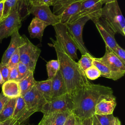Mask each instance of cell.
<instances>
[{"mask_svg":"<svg viewBox=\"0 0 125 125\" xmlns=\"http://www.w3.org/2000/svg\"><path fill=\"white\" fill-rule=\"evenodd\" d=\"M1 125V123L0 122V125Z\"/></svg>","mask_w":125,"mask_h":125,"instance_id":"7dc6e473","label":"cell"},{"mask_svg":"<svg viewBox=\"0 0 125 125\" xmlns=\"http://www.w3.org/2000/svg\"><path fill=\"white\" fill-rule=\"evenodd\" d=\"M113 95L111 88L90 83L73 99L71 112L82 121L91 118L95 114V107L98 102L104 97Z\"/></svg>","mask_w":125,"mask_h":125,"instance_id":"7a4b0ae2","label":"cell"},{"mask_svg":"<svg viewBox=\"0 0 125 125\" xmlns=\"http://www.w3.org/2000/svg\"><path fill=\"white\" fill-rule=\"evenodd\" d=\"M101 17L112 28L116 33L125 35V19L117 0L107 3L102 7Z\"/></svg>","mask_w":125,"mask_h":125,"instance_id":"3957f363","label":"cell"},{"mask_svg":"<svg viewBox=\"0 0 125 125\" xmlns=\"http://www.w3.org/2000/svg\"><path fill=\"white\" fill-rule=\"evenodd\" d=\"M93 65L96 66L101 73V76L112 80V75L108 67L101 60L100 58H93Z\"/></svg>","mask_w":125,"mask_h":125,"instance_id":"484cf974","label":"cell"},{"mask_svg":"<svg viewBox=\"0 0 125 125\" xmlns=\"http://www.w3.org/2000/svg\"><path fill=\"white\" fill-rule=\"evenodd\" d=\"M76 121V117L75 115L71 111L67 118L66 119L63 125H75Z\"/></svg>","mask_w":125,"mask_h":125,"instance_id":"8d00e7d4","label":"cell"},{"mask_svg":"<svg viewBox=\"0 0 125 125\" xmlns=\"http://www.w3.org/2000/svg\"><path fill=\"white\" fill-rule=\"evenodd\" d=\"M48 79H52L60 70V63L58 60H52L46 64Z\"/></svg>","mask_w":125,"mask_h":125,"instance_id":"4316f807","label":"cell"},{"mask_svg":"<svg viewBox=\"0 0 125 125\" xmlns=\"http://www.w3.org/2000/svg\"><path fill=\"white\" fill-rule=\"evenodd\" d=\"M20 62V55L18 48L11 56L7 65L9 68L17 67Z\"/></svg>","mask_w":125,"mask_h":125,"instance_id":"d6a6232c","label":"cell"},{"mask_svg":"<svg viewBox=\"0 0 125 125\" xmlns=\"http://www.w3.org/2000/svg\"><path fill=\"white\" fill-rule=\"evenodd\" d=\"M21 125H24V124H22Z\"/></svg>","mask_w":125,"mask_h":125,"instance_id":"c3c4849f","label":"cell"},{"mask_svg":"<svg viewBox=\"0 0 125 125\" xmlns=\"http://www.w3.org/2000/svg\"><path fill=\"white\" fill-rule=\"evenodd\" d=\"M9 99V98L5 96L2 93L0 94V113Z\"/></svg>","mask_w":125,"mask_h":125,"instance_id":"74e56055","label":"cell"},{"mask_svg":"<svg viewBox=\"0 0 125 125\" xmlns=\"http://www.w3.org/2000/svg\"><path fill=\"white\" fill-rule=\"evenodd\" d=\"M28 12L32 14L35 18L48 23L49 25L54 26L60 22L59 17L51 11L48 5L30 7Z\"/></svg>","mask_w":125,"mask_h":125,"instance_id":"5bb4252c","label":"cell"},{"mask_svg":"<svg viewBox=\"0 0 125 125\" xmlns=\"http://www.w3.org/2000/svg\"><path fill=\"white\" fill-rule=\"evenodd\" d=\"M73 106L72 101L66 93L46 103L41 112L43 114H47L56 112L71 111Z\"/></svg>","mask_w":125,"mask_h":125,"instance_id":"30bf717a","label":"cell"},{"mask_svg":"<svg viewBox=\"0 0 125 125\" xmlns=\"http://www.w3.org/2000/svg\"><path fill=\"white\" fill-rule=\"evenodd\" d=\"M49 24L35 17L31 21L29 26L28 31L31 38H37L42 41L43 32Z\"/></svg>","mask_w":125,"mask_h":125,"instance_id":"ffe728a7","label":"cell"},{"mask_svg":"<svg viewBox=\"0 0 125 125\" xmlns=\"http://www.w3.org/2000/svg\"><path fill=\"white\" fill-rule=\"evenodd\" d=\"M35 86L47 102L51 101L52 98L51 79H48L44 81H36Z\"/></svg>","mask_w":125,"mask_h":125,"instance_id":"7402d4cb","label":"cell"},{"mask_svg":"<svg viewBox=\"0 0 125 125\" xmlns=\"http://www.w3.org/2000/svg\"><path fill=\"white\" fill-rule=\"evenodd\" d=\"M30 7L35 6H40L46 5L48 6H53L57 0H24Z\"/></svg>","mask_w":125,"mask_h":125,"instance_id":"4dcf8cb0","label":"cell"},{"mask_svg":"<svg viewBox=\"0 0 125 125\" xmlns=\"http://www.w3.org/2000/svg\"><path fill=\"white\" fill-rule=\"evenodd\" d=\"M70 112H56L43 114V117L38 125H63Z\"/></svg>","mask_w":125,"mask_h":125,"instance_id":"ac0fdd59","label":"cell"},{"mask_svg":"<svg viewBox=\"0 0 125 125\" xmlns=\"http://www.w3.org/2000/svg\"><path fill=\"white\" fill-rule=\"evenodd\" d=\"M75 125H82V121L80 119L76 118V121Z\"/></svg>","mask_w":125,"mask_h":125,"instance_id":"ee69618b","label":"cell"},{"mask_svg":"<svg viewBox=\"0 0 125 125\" xmlns=\"http://www.w3.org/2000/svg\"><path fill=\"white\" fill-rule=\"evenodd\" d=\"M20 1V0H4L2 20L9 15L12 9L19 3Z\"/></svg>","mask_w":125,"mask_h":125,"instance_id":"f1b7e54d","label":"cell"},{"mask_svg":"<svg viewBox=\"0 0 125 125\" xmlns=\"http://www.w3.org/2000/svg\"><path fill=\"white\" fill-rule=\"evenodd\" d=\"M53 26L55 30L56 40L66 54L75 61L78 59L77 53L78 49L68 34L66 25L60 22Z\"/></svg>","mask_w":125,"mask_h":125,"instance_id":"52a82bcc","label":"cell"},{"mask_svg":"<svg viewBox=\"0 0 125 125\" xmlns=\"http://www.w3.org/2000/svg\"><path fill=\"white\" fill-rule=\"evenodd\" d=\"M114 119L113 114L107 115L94 114L92 116V125H114Z\"/></svg>","mask_w":125,"mask_h":125,"instance_id":"d4e9b609","label":"cell"},{"mask_svg":"<svg viewBox=\"0 0 125 125\" xmlns=\"http://www.w3.org/2000/svg\"><path fill=\"white\" fill-rule=\"evenodd\" d=\"M84 74L87 79L94 80L101 77V73L94 65H92L84 71Z\"/></svg>","mask_w":125,"mask_h":125,"instance_id":"f546056e","label":"cell"},{"mask_svg":"<svg viewBox=\"0 0 125 125\" xmlns=\"http://www.w3.org/2000/svg\"><path fill=\"white\" fill-rule=\"evenodd\" d=\"M22 97L28 109L33 113L41 112L43 106L47 103L35 86L22 96Z\"/></svg>","mask_w":125,"mask_h":125,"instance_id":"7c38bea8","label":"cell"},{"mask_svg":"<svg viewBox=\"0 0 125 125\" xmlns=\"http://www.w3.org/2000/svg\"><path fill=\"white\" fill-rule=\"evenodd\" d=\"M24 42L23 36L20 34L19 30L14 32L11 35L10 44L2 56L0 63L7 64L11 56L23 44Z\"/></svg>","mask_w":125,"mask_h":125,"instance_id":"2e32d148","label":"cell"},{"mask_svg":"<svg viewBox=\"0 0 125 125\" xmlns=\"http://www.w3.org/2000/svg\"><path fill=\"white\" fill-rule=\"evenodd\" d=\"M33 114L28 109L22 96H20L17 98L12 118L22 125Z\"/></svg>","mask_w":125,"mask_h":125,"instance_id":"e0dca14e","label":"cell"},{"mask_svg":"<svg viewBox=\"0 0 125 125\" xmlns=\"http://www.w3.org/2000/svg\"><path fill=\"white\" fill-rule=\"evenodd\" d=\"M17 98L10 99L0 113V122L12 118Z\"/></svg>","mask_w":125,"mask_h":125,"instance_id":"cb8c5ba5","label":"cell"},{"mask_svg":"<svg viewBox=\"0 0 125 125\" xmlns=\"http://www.w3.org/2000/svg\"><path fill=\"white\" fill-rule=\"evenodd\" d=\"M82 2L75 0H57L53 6V13L58 16L60 23L67 24L75 21Z\"/></svg>","mask_w":125,"mask_h":125,"instance_id":"277c9868","label":"cell"},{"mask_svg":"<svg viewBox=\"0 0 125 125\" xmlns=\"http://www.w3.org/2000/svg\"><path fill=\"white\" fill-rule=\"evenodd\" d=\"M20 2L12 9L9 15L0 22V42L11 36L21 26V17L20 13Z\"/></svg>","mask_w":125,"mask_h":125,"instance_id":"8992f818","label":"cell"},{"mask_svg":"<svg viewBox=\"0 0 125 125\" xmlns=\"http://www.w3.org/2000/svg\"><path fill=\"white\" fill-rule=\"evenodd\" d=\"M102 5L100 0H85L82 1L75 21L86 17L94 22L101 17Z\"/></svg>","mask_w":125,"mask_h":125,"instance_id":"8fae6325","label":"cell"},{"mask_svg":"<svg viewBox=\"0 0 125 125\" xmlns=\"http://www.w3.org/2000/svg\"><path fill=\"white\" fill-rule=\"evenodd\" d=\"M3 1L4 0H1L0 1V22L2 20V15L3 10Z\"/></svg>","mask_w":125,"mask_h":125,"instance_id":"60d3db41","label":"cell"},{"mask_svg":"<svg viewBox=\"0 0 125 125\" xmlns=\"http://www.w3.org/2000/svg\"><path fill=\"white\" fill-rule=\"evenodd\" d=\"M116 0H100L101 2H102V4H106L107 3H109V2H112V1H114Z\"/></svg>","mask_w":125,"mask_h":125,"instance_id":"7bdbcfd3","label":"cell"},{"mask_svg":"<svg viewBox=\"0 0 125 125\" xmlns=\"http://www.w3.org/2000/svg\"><path fill=\"white\" fill-rule=\"evenodd\" d=\"M100 58L110 70L113 80H117L124 76L125 64L109 47L105 45V53L102 58Z\"/></svg>","mask_w":125,"mask_h":125,"instance_id":"9c48e42d","label":"cell"},{"mask_svg":"<svg viewBox=\"0 0 125 125\" xmlns=\"http://www.w3.org/2000/svg\"><path fill=\"white\" fill-rule=\"evenodd\" d=\"M93 22L102 36L105 45L109 47L113 51L117 44L115 39L116 32L102 17L95 21Z\"/></svg>","mask_w":125,"mask_h":125,"instance_id":"4fadbf2b","label":"cell"},{"mask_svg":"<svg viewBox=\"0 0 125 125\" xmlns=\"http://www.w3.org/2000/svg\"><path fill=\"white\" fill-rule=\"evenodd\" d=\"M23 36L24 42L19 47L20 61L26 65L31 71L34 72L41 51L38 47L33 44L25 35Z\"/></svg>","mask_w":125,"mask_h":125,"instance_id":"5b68a950","label":"cell"},{"mask_svg":"<svg viewBox=\"0 0 125 125\" xmlns=\"http://www.w3.org/2000/svg\"><path fill=\"white\" fill-rule=\"evenodd\" d=\"M116 105V98L114 95L104 97L101 99L96 105L95 114L100 115L112 114Z\"/></svg>","mask_w":125,"mask_h":125,"instance_id":"9a60e30c","label":"cell"},{"mask_svg":"<svg viewBox=\"0 0 125 125\" xmlns=\"http://www.w3.org/2000/svg\"><path fill=\"white\" fill-rule=\"evenodd\" d=\"M50 39L52 42L51 45L56 52L57 60L60 63V70L65 83L67 93L72 101L90 83L78 62L66 54L56 40Z\"/></svg>","mask_w":125,"mask_h":125,"instance_id":"6da1fadb","label":"cell"},{"mask_svg":"<svg viewBox=\"0 0 125 125\" xmlns=\"http://www.w3.org/2000/svg\"><path fill=\"white\" fill-rule=\"evenodd\" d=\"M119 59L125 64V51L118 43L112 51Z\"/></svg>","mask_w":125,"mask_h":125,"instance_id":"836d02e7","label":"cell"},{"mask_svg":"<svg viewBox=\"0 0 125 125\" xmlns=\"http://www.w3.org/2000/svg\"><path fill=\"white\" fill-rule=\"evenodd\" d=\"M93 57L90 53L82 55L81 59L78 62V63L84 72L86 69L93 65Z\"/></svg>","mask_w":125,"mask_h":125,"instance_id":"83f0119b","label":"cell"},{"mask_svg":"<svg viewBox=\"0 0 125 125\" xmlns=\"http://www.w3.org/2000/svg\"><path fill=\"white\" fill-rule=\"evenodd\" d=\"M9 75L8 80L10 81H15L18 82L19 81V73L17 67H12L9 68Z\"/></svg>","mask_w":125,"mask_h":125,"instance_id":"d590c367","label":"cell"},{"mask_svg":"<svg viewBox=\"0 0 125 125\" xmlns=\"http://www.w3.org/2000/svg\"><path fill=\"white\" fill-rule=\"evenodd\" d=\"M114 125H121V122L117 117H115Z\"/></svg>","mask_w":125,"mask_h":125,"instance_id":"b9f144b4","label":"cell"},{"mask_svg":"<svg viewBox=\"0 0 125 125\" xmlns=\"http://www.w3.org/2000/svg\"><path fill=\"white\" fill-rule=\"evenodd\" d=\"M51 80L52 91L51 100L67 93L65 83L60 70Z\"/></svg>","mask_w":125,"mask_h":125,"instance_id":"d6986e66","label":"cell"},{"mask_svg":"<svg viewBox=\"0 0 125 125\" xmlns=\"http://www.w3.org/2000/svg\"><path fill=\"white\" fill-rule=\"evenodd\" d=\"M76 0V1H78L82 2V1H84V0Z\"/></svg>","mask_w":125,"mask_h":125,"instance_id":"bcb514c9","label":"cell"},{"mask_svg":"<svg viewBox=\"0 0 125 125\" xmlns=\"http://www.w3.org/2000/svg\"><path fill=\"white\" fill-rule=\"evenodd\" d=\"M9 98H17L21 96V91L18 82L8 80L2 84V92Z\"/></svg>","mask_w":125,"mask_h":125,"instance_id":"44dd1931","label":"cell"},{"mask_svg":"<svg viewBox=\"0 0 125 125\" xmlns=\"http://www.w3.org/2000/svg\"><path fill=\"white\" fill-rule=\"evenodd\" d=\"M89 19L83 17L76 21L65 24L68 34L82 55L90 53L86 48L83 39V31L84 25Z\"/></svg>","mask_w":125,"mask_h":125,"instance_id":"ba28073f","label":"cell"},{"mask_svg":"<svg viewBox=\"0 0 125 125\" xmlns=\"http://www.w3.org/2000/svg\"><path fill=\"white\" fill-rule=\"evenodd\" d=\"M82 125H92V117L83 120Z\"/></svg>","mask_w":125,"mask_h":125,"instance_id":"ab89813d","label":"cell"},{"mask_svg":"<svg viewBox=\"0 0 125 125\" xmlns=\"http://www.w3.org/2000/svg\"></svg>","mask_w":125,"mask_h":125,"instance_id":"681fc988","label":"cell"},{"mask_svg":"<svg viewBox=\"0 0 125 125\" xmlns=\"http://www.w3.org/2000/svg\"><path fill=\"white\" fill-rule=\"evenodd\" d=\"M4 83V81L3 80V77L2 76V75L0 72V84H2L3 83Z\"/></svg>","mask_w":125,"mask_h":125,"instance_id":"f6af8a7d","label":"cell"},{"mask_svg":"<svg viewBox=\"0 0 125 125\" xmlns=\"http://www.w3.org/2000/svg\"><path fill=\"white\" fill-rule=\"evenodd\" d=\"M17 69L19 73V81L25 77L27 74H28L31 71L27 66L20 62L17 65Z\"/></svg>","mask_w":125,"mask_h":125,"instance_id":"1f68e13d","label":"cell"},{"mask_svg":"<svg viewBox=\"0 0 125 125\" xmlns=\"http://www.w3.org/2000/svg\"><path fill=\"white\" fill-rule=\"evenodd\" d=\"M1 125H21V124L17 120L11 118L2 122Z\"/></svg>","mask_w":125,"mask_h":125,"instance_id":"f35d334b","label":"cell"},{"mask_svg":"<svg viewBox=\"0 0 125 125\" xmlns=\"http://www.w3.org/2000/svg\"><path fill=\"white\" fill-rule=\"evenodd\" d=\"M33 73L34 72H30L25 77L18 81L21 96L35 86L36 81L34 78Z\"/></svg>","mask_w":125,"mask_h":125,"instance_id":"603a6c76","label":"cell"},{"mask_svg":"<svg viewBox=\"0 0 125 125\" xmlns=\"http://www.w3.org/2000/svg\"><path fill=\"white\" fill-rule=\"evenodd\" d=\"M10 69L7 64L0 63V72L2 75L3 80L5 82L8 80Z\"/></svg>","mask_w":125,"mask_h":125,"instance_id":"e575fe53","label":"cell"}]
</instances>
